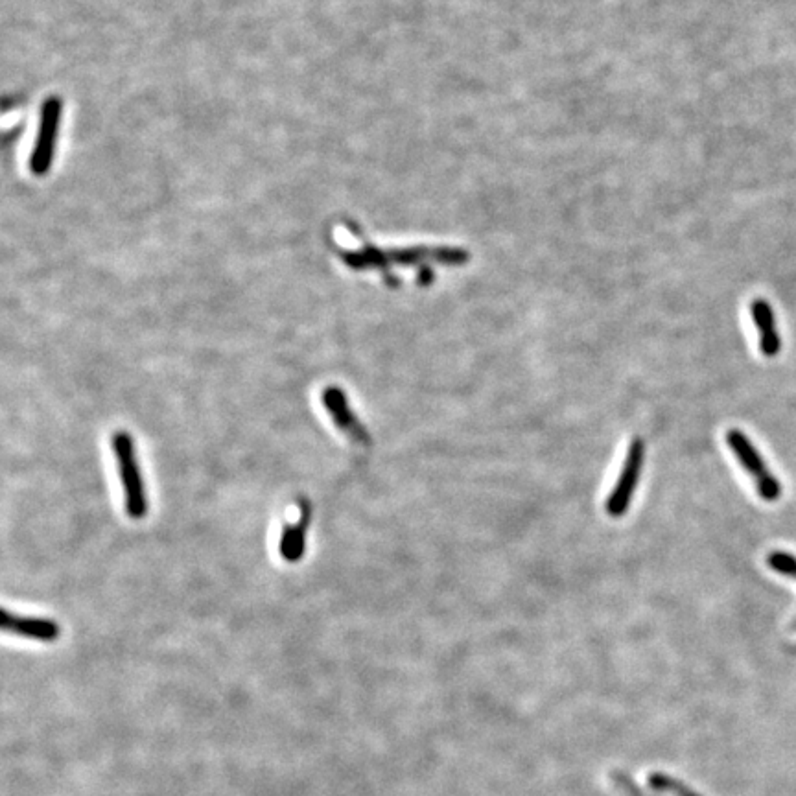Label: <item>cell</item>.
<instances>
[{
    "mask_svg": "<svg viewBox=\"0 0 796 796\" xmlns=\"http://www.w3.org/2000/svg\"><path fill=\"white\" fill-rule=\"evenodd\" d=\"M111 448L117 461L118 476L122 481L126 513L131 520H142L148 515L150 504L144 491L135 441L128 432H115L111 437Z\"/></svg>",
    "mask_w": 796,
    "mask_h": 796,
    "instance_id": "6da1fadb",
    "label": "cell"
},
{
    "mask_svg": "<svg viewBox=\"0 0 796 796\" xmlns=\"http://www.w3.org/2000/svg\"><path fill=\"white\" fill-rule=\"evenodd\" d=\"M726 445L732 450V454L736 456L745 472L756 481V489L761 498L765 502H776L782 496V485L765 465L763 457L756 450V446L750 443L749 437L739 430H730L726 434Z\"/></svg>",
    "mask_w": 796,
    "mask_h": 796,
    "instance_id": "7a4b0ae2",
    "label": "cell"
},
{
    "mask_svg": "<svg viewBox=\"0 0 796 796\" xmlns=\"http://www.w3.org/2000/svg\"><path fill=\"white\" fill-rule=\"evenodd\" d=\"M645 445L640 437H634L631 446L627 450V457L621 469L620 478L616 481L614 489L607 498V513L612 518H621L627 513L629 505L633 502L634 492L638 487V481L644 469Z\"/></svg>",
    "mask_w": 796,
    "mask_h": 796,
    "instance_id": "3957f363",
    "label": "cell"
},
{
    "mask_svg": "<svg viewBox=\"0 0 796 796\" xmlns=\"http://www.w3.org/2000/svg\"><path fill=\"white\" fill-rule=\"evenodd\" d=\"M321 402H323L330 419L334 421L336 428L340 430L341 434L347 435L352 443H356V445L371 446V435L363 428V424L358 421V417L352 413L351 408H349V400H347V395H345L343 389L336 386L323 389Z\"/></svg>",
    "mask_w": 796,
    "mask_h": 796,
    "instance_id": "277c9868",
    "label": "cell"
},
{
    "mask_svg": "<svg viewBox=\"0 0 796 796\" xmlns=\"http://www.w3.org/2000/svg\"><path fill=\"white\" fill-rule=\"evenodd\" d=\"M2 631L48 644V642L58 640L61 627L50 618L21 616V614H12L10 610H4L2 612Z\"/></svg>",
    "mask_w": 796,
    "mask_h": 796,
    "instance_id": "5b68a950",
    "label": "cell"
},
{
    "mask_svg": "<svg viewBox=\"0 0 796 796\" xmlns=\"http://www.w3.org/2000/svg\"><path fill=\"white\" fill-rule=\"evenodd\" d=\"M312 524V505L308 500H301V515L299 518L282 527L281 540H279V553L286 562H299L305 555L306 537Z\"/></svg>",
    "mask_w": 796,
    "mask_h": 796,
    "instance_id": "8992f818",
    "label": "cell"
},
{
    "mask_svg": "<svg viewBox=\"0 0 796 796\" xmlns=\"http://www.w3.org/2000/svg\"><path fill=\"white\" fill-rule=\"evenodd\" d=\"M750 314L760 334V351L765 358H774L782 351V340L776 330L773 308L765 299H756L750 303Z\"/></svg>",
    "mask_w": 796,
    "mask_h": 796,
    "instance_id": "52a82bcc",
    "label": "cell"
},
{
    "mask_svg": "<svg viewBox=\"0 0 796 796\" xmlns=\"http://www.w3.org/2000/svg\"><path fill=\"white\" fill-rule=\"evenodd\" d=\"M647 784L658 793H671L675 796H701L699 793L691 791L690 787H686L682 782H677L675 778L666 776V774H651Z\"/></svg>",
    "mask_w": 796,
    "mask_h": 796,
    "instance_id": "ba28073f",
    "label": "cell"
},
{
    "mask_svg": "<svg viewBox=\"0 0 796 796\" xmlns=\"http://www.w3.org/2000/svg\"><path fill=\"white\" fill-rule=\"evenodd\" d=\"M767 564L778 574L787 575L796 579V557L785 553V551H773L767 557Z\"/></svg>",
    "mask_w": 796,
    "mask_h": 796,
    "instance_id": "9c48e42d",
    "label": "cell"
},
{
    "mask_svg": "<svg viewBox=\"0 0 796 796\" xmlns=\"http://www.w3.org/2000/svg\"><path fill=\"white\" fill-rule=\"evenodd\" d=\"M616 778H618V784H620L621 787H623V789H625V791H627V795H629V796H642V793H640V791H638V787H636V785L631 784V782H629V780H627V778H625V776H621V774H620V776H616Z\"/></svg>",
    "mask_w": 796,
    "mask_h": 796,
    "instance_id": "30bf717a",
    "label": "cell"
}]
</instances>
